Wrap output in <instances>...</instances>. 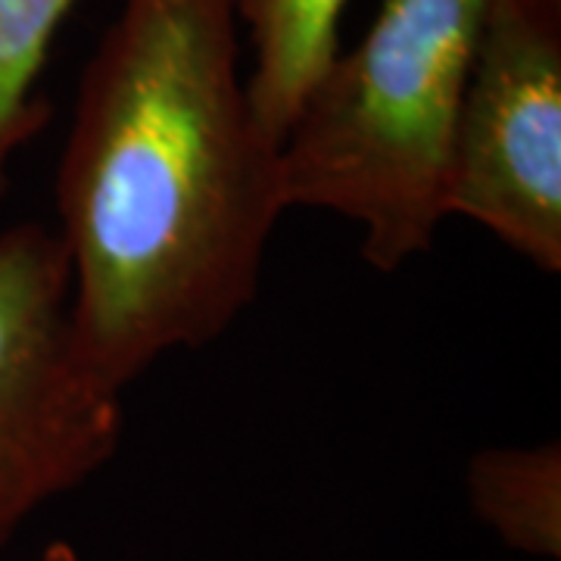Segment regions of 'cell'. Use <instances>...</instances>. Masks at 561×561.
Returning <instances> with one entry per match:
<instances>
[{
	"label": "cell",
	"instance_id": "52a82bcc",
	"mask_svg": "<svg viewBox=\"0 0 561 561\" xmlns=\"http://www.w3.org/2000/svg\"><path fill=\"white\" fill-rule=\"evenodd\" d=\"M79 0H0V201L10 162L50 119L38 79L57 28Z\"/></svg>",
	"mask_w": 561,
	"mask_h": 561
},
{
	"label": "cell",
	"instance_id": "7a4b0ae2",
	"mask_svg": "<svg viewBox=\"0 0 561 561\" xmlns=\"http://www.w3.org/2000/svg\"><path fill=\"white\" fill-rule=\"evenodd\" d=\"M493 0H381L350 54L312 84L280 140L284 209L362 228L378 272L431 250L446 219L461 94Z\"/></svg>",
	"mask_w": 561,
	"mask_h": 561
},
{
	"label": "cell",
	"instance_id": "3957f363",
	"mask_svg": "<svg viewBox=\"0 0 561 561\" xmlns=\"http://www.w3.org/2000/svg\"><path fill=\"white\" fill-rule=\"evenodd\" d=\"M122 393L84 362L57 231H0V549L116 456Z\"/></svg>",
	"mask_w": 561,
	"mask_h": 561
},
{
	"label": "cell",
	"instance_id": "6da1fadb",
	"mask_svg": "<svg viewBox=\"0 0 561 561\" xmlns=\"http://www.w3.org/2000/svg\"><path fill=\"white\" fill-rule=\"evenodd\" d=\"M238 25L231 0H119L81 76L57 238L81 356L119 393L231 328L284 213Z\"/></svg>",
	"mask_w": 561,
	"mask_h": 561
},
{
	"label": "cell",
	"instance_id": "ba28073f",
	"mask_svg": "<svg viewBox=\"0 0 561 561\" xmlns=\"http://www.w3.org/2000/svg\"><path fill=\"white\" fill-rule=\"evenodd\" d=\"M41 561H81V556L69 546V542H50V546L44 549Z\"/></svg>",
	"mask_w": 561,
	"mask_h": 561
},
{
	"label": "cell",
	"instance_id": "5b68a950",
	"mask_svg": "<svg viewBox=\"0 0 561 561\" xmlns=\"http://www.w3.org/2000/svg\"><path fill=\"white\" fill-rule=\"evenodd\" d=\"M253 41L247 76L250 106L262 131L284 140L297 110L341 54L337 25L346 0H231Z\"/></svg>",
	"mask_w": 561,
	"mask_h": 561
},
{
	"label": "cell",
	"instance_id": "277c9868",
	"mask_svg": "<svg viewBox=\"0 0 561 561\" xmlns=\"http://www.w3.org/2000/svg\"><path fill=\"white\" fill-rule=\"evenodd\" d=\"M446 216L561 272V0H493L461 94Z\"/></svg>",
	"mask_w": 561,
	"mask_h": 561
},
{
	"label": "cell",
	"instance_id": "8992f818",
	"mask_svg": "<svg viewBox=\"0 0 561 561\" xmlns=\"http://www.w3.org/2000/svg\"><path fill=\"white\" fill-rule=\"evenodd\" d=\"M471 508L508 549L537 559L561 552V449H483L468 468Z\"/></svg>",
	"mask_w": 561,
	"mask_h": 561
}]
</instances>
